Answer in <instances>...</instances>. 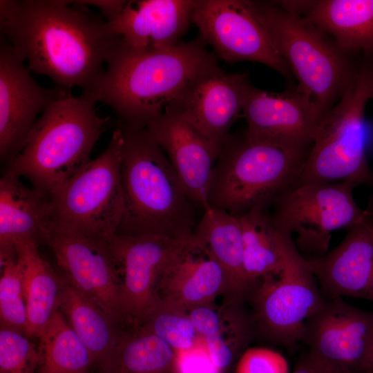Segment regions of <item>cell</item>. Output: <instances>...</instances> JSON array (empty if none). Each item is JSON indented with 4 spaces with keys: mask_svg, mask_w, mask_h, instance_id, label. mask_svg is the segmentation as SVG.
I'll return each instance as SVG.
<instances>
[{
    "mask_svg": "<svg viewBox=\"0 0 373 373\" xmlns=\"http://www.w3.org/2000/svg\"><path fill=\"white\" fill-rule=\"evenodd\" d=\"M280 1L325 33L345 54H373V0Z\"/></svg>",
    "mask_w": 373,
    "mask_h": 373,
    "instance_id": "cell-23",
    "label": "cell"
},
{
    "mask_svg": "<svg viewBox=\"0 0 373 373\" xmlns=\"http://www.w3.org/2000/svg\"><path fill=\"white\" fill-rule=\"evenodd\" d=\"M123 134L121 177L124 213L116 234L191 236L196 206L161 147L146 128L118 123Z\"/></svg>",
    "mask_w": 373,
    "mask_h": 373,
    "instance_id": "cell-3",
    "label": "cell"
},
{
    "mask_svg": "<svg viewBox=\"0 0 373 373\" xmlns=\"http://www.w3.org/2000/svg\"><path fill=\"white\" fill-rule=\"evenodd\" d=\"M39 245L28 241L16 246L21 262L23 287L28 314V336L39 338L59 310L62 276L38 251Z\"/></svg>",
    "mask_w": 373,
    "mask_h": 373,
    "instance_id": "cell-28",
    "label": "cell"
},
{
    "mask_svg": "<svg viewBox=\"0 0 373 373\" xmlns=\"http://www.w3.org/2000/svg\"><path fill=\"white\" fill-rule=\"evenodd\" d=\"M136 326L155 334L175 352L191 349L202 339L186 310L158 298Z\"/></svg>",
    "mask_w": 373,
    "mask_h": 373,
    "instance_id": "cell-31",
    "label": "cell"
},
{
    "mask_svg": "<svg viewBox=\"0 0 373 373\" xmlns=\"http://www.w3.org/2000/svg\"><path fill=\"white\" fill-rule=\"evenodd\" d=\"M61 276L59 311L86 346L94 365L101 371L109 362L122 334L130 327L116 321Z\"/></svg>",
    "mask_w": 373,
    "mask_h": 373,
    "instance_id": "cell-26",
    "label": "cell"
},
{
    "mask_svg": "<svg viewBox=\"0 0 373 373\" xmlns=\"http://www.w3.org/2000/svg\"><path fill=\"white\" fill-rule=\"evenodd\" d=\"M238 216L242 229L245 270L249 281L254 286L265 276L281 274L296 247L292 237L275 227L267 209L256 208Z\"/></svg>",
    "mask_w": 373,
    "mask_h": 373,
    "instance_id": "cell-27",
    "label": "cell"
},
{
    "mask_svg": "<svg viewBox=\"0 0 373 373\" xmlns=\"http://www.w3.org/2000/svg\"><path fill=\"white\" fill-rule=\"evenodd\" d=\"M193 233L225 271L229 282V301L245 304L254 285L245 270L243 235L238 216L209 208Z\"/></svg>",
    "mask_w": 373,
    "mask_h": 373,
    "instance_id": "cell-25",
    "label": "cell"
},
{
    "mask_svg": "<svg viewBox=\"0 0 373 373\" xmlns=\"http://www.w3.org/2000/svg\"><path fill=\"white\" fill-rule=\"evenodd\" d=\"M191 236L172 238L115 234L110 239L122 278L124 312L130 325L136 326L155 303L162 273Z\"/></svg>",
    "mask_w": 373,
    "mask_h": 373,
    "instance_id": "cell-16",
    "label": "cell"
},
{
    "mask_svg": "<svg viewBox=\"0 0 373 373\" xmlns=\"http://www.w3.org/2000/svg\"><path fill=\"white\" fill-rule=\"evenodd\" d=\"M39 354L28 336L15 329L1 325L0 372L34 373Z\"/></svg>",
    "mask_w": 373,
    "mask_h": 373,
    "instance_id": "cell-33",
    "label": "cell"
},
{
    "mask_svg": "<svg viewBox=\"0 0 373 373\" xmlns=\"http://www.w3.org/2000/svg\"><path fill=\"white\" fill-rule=\"evenodd\" d=\"M1 262V325L28 336V314L23 287L21 262L17 254Z\"/></svg>",
    "mask_w": 373,
    "mask_h": 373,
    "instance_id": "cell-32",
    "label": "cell"
},
{
    "mask_svg": "<svg viewBox=\"0 0 373 373\" xmlns=\"http://www.w3.org/2000/svg\"><path fill=\"white\" fill-rule=\"evenodd\" d=\"M9 42H0V158L8 164L22 150L40 112L68 90L39 84Z\"/></svg>",
    "mask_w": 373,
    "mask_h": 373,
    "instance_id": "cell-14",
    "label": "cell"
},
{
    "mask_svg": "<svg viewBox=\"0 0 373 373\" xmlns=\"http://www.w3.org/2000/svg\"><path fill=\"white\" fill-rule=\"evenodd\" d=\"M198 0L127 1L108 22L124 48L147 52L169 48L178 41L192 23Z\"/></svg>",
    "mask_w": 373,
    "mask_h": 373,
    "instance_id": "cell-20",
    "label": "cell"
},
{
    "mask_svg": "<svg viewBox=\"0 0 373 373\" xmlns=\"http://www.w3.org/2000/svg\"><path fill=\"white\" fill-rule=\"evenodd\" d=\"M300 342L335 372L346 368L365 373L373 347V311L354 307L342 298L326 300L307 320Z\"/></svg>",
    "mask_w": 373,
    "mask_h": 373,
    "instance_id": "cell-13",
    "label": "cell"
},
{
    "mask_svg": "<svg viewBox=\"0 0 373 373\" xmlns=\"http://www.w3.org/2000/svg\"><path fill=\"white\" fill-rule=\"evenodd\" d=\"M77 1L78 3L87 6H93L99 8L100 14L108 22H110L119 15L127 1L89 0Z\"/></svg>",
    "mask_w": 373,
    "mask_h": 373,
    "instance_id": "cell-37",
    "label": "cell"
},
{
    "mask_svg": "<svg viewBox=\"0 0 373 373\" xmlns=\"http://www.w3.org/2000/svg\"><path fill=\"white\" fill-rule=\"evenodd\" d=\"M95 104L69 92L52 102L6 170L50 198L92 160L91 151L111 117H99Z\"/></svg>",
    "mask_w": 373,
    "mask_h": 373,
    "instance_id": "cell-4",
    "label": "cell"
},
{
    "mask_svg": "<svg viewBox=\"0 0 373 373\" xmlns=\"http://www.w3.org/2000/svg\"><path fill=\"white\" fill-rule=\"evenodd\" d=\"M0 373H5V372H0Z\"/></svg>",
    "mask_w": 373,
    "mask_h": 373,
    "instance_id": "cell-42",
    "label": "cell"
},
{
    "mask_svg": "<svg viewBox=\"0 0 373 373\" xmlns=\"http://www.w3.org/2000/svg\"><path fill=\"white\" fill-rule=\"evenodd\" d=\"M156 295L188 311L213 303L221 295L229 301V282L222 267L193 233L162 273Z\"/></svg>",
    "mask_w": 373,
    "mask_h": 373,
    "instance_id": "cell-21",
    "label": "cell"
},
{
    "mask_svg": "<svg viewBox=\"0 0 373 373\" xmlns=\"http://www.w3.org/2000/svg\"><path fill=\"white\" fill-rule=\"evenodd\" d=\"M176 352L155 334L127 328L102 373H175Z\"/></svg>",
    "mask_w": 373,
    "mask_h": 373,
    "instance_id": "cell-29",
    "label": "cell"
},
{
    "mask_svg": "<svg viewBox=\"0 0 373 373\" xmlns=\"http://www.w3.org/2000/svg\"><path fill=\"white\" fill-rule=\"evenodd\" d=\"M39 373H86L93 358L57 310L39 337Z\"/></svg>",
    "mask_w": 373,
    "mask_h": 373,
    "instance_id": "cell-30",
    "label": "cell"
},
{
    "mask_svg": "<svg viewBox=\"0 0 373 373\" xmlns=\"http://www.w3.org/2000/svg\"><path fill=\"white\" fill-rule=\"evenodd\" d=\"M187 312L215 366L222 373L228 372L254 338L245 304L226 300V304L218 306L213 302Z\"/></svg>",
    "mask_w": 373,
    "mask_h": 373,
    "instance_id": "cell-24",
    "label": "cell"
},
{
    "mask_svg": "<svg viewBox=\"0 0 373 373\" xmlns=\"http://www.w3.org/2000/svg\"><path fill=\"white\" fill-rule=\"evenodd\" d=\"M175 373H222L212 362L204 342L185 351L176 352Z\"/></svg>",
    "mask_w": 373,
    "mask_h": 373,
    "instance_id": "cell-35",
    "label": "cell"
},
{
    "mask_svg": "<svg viewBox=\"0 0 373 373\" xmlns=\"http://www.w3.org/2000/svg\"><path fill=\"white\" fill-rule=\"evenodd\" d=\"M356 186L349 182L296 184L272 204L273 223L283 233L296 235V248L305 258L323 256L333 231L348 230L370 211L371 198L365 209L356 204Z\"/></svg>",
    "mask_w": 373,
    "mask_h": 373,
    "instance_id": "cell-9",
    "label": "cell"
},
{
    "mask_svg": "<svg viewBox=\"0 0 373 373\" xmlns=\"http://www.w3.org/2000/svg\"><path fill=\"white\" fill-rule=\"evenodd\" d=\"M370 232L373 238V222L370 224Z\"/></svg>",
    "mask_w": 373,
    "mask_h": 373,
    "instance_id": "cell-40",
    "label": "cell"
},
{
    "mask_svg": "<svg viewBox=\"0 0 373 373\" xmlns=\"http://www.w3.org/2000/svg\"><path fill=\"white\" fill-rule=\"evenodd\" d=\"M372 79L370 66L356 67L342 96L321 120L296 184L349 182L373 186L365 121Z\"/></svg>",
    "mask_w": 373,
    "mask_h": 373,
    "instance_id": "cell-7",
    "label": "cell"
},
{
    "mask_svg": "<svg viewBox=\"0 0 373 373\" xmlns=\"http://www.w3.org/2000/svg\"><path fill=\"white\" fill-rule=\"evenodd\" d=\"M192 23L222 59L260 62L290 77L291 70L258 19L252 1L198 0Z\"/></svg>",
    "mask_w": 373,
    "mask_h": 373,
    "instance_id": "cell-11",
    "label": "cell"
},
{
    "mask_svg": "<svg viewBox=\"0 0 373 373\" xmlns=\"http://www.w3.org/2000/svg\"><path fill=\"white\" fill-rule=\"evenodd\" d=\"M326 300L297 248L283 272L258 280L247 302L254 338L292 349L300 342L307 320Z\"/></svg>",
    "mask_w": 373,
    "mask_h": 373,
    "instance_id": "cell-10",
    "label": "cell"
},
{
    "mask_svg": "<svg viewBox=\"0 0 373 373\" xmlns=\"http://www.w3.org/2000/svg\"><path fill=\"white\" fill-rule=\"evenodd\" d=\"M256 13L298 86L324 117L341 98L356 67L322 30L280 1H255Z\"/></svg>",
    "mask_w": 373,
    "mask_h": 373,
    "instance_id": "cell-6",
    "label": "cell"
},
{
    "mask_svg": "<svg viewBox=\"0 0 373 373\" xmlns=\"http://www.w3.org/2000/svg\"><path fill=\"white\" fill-rule=\"evenodd\" d=\"M251 86L247 73H227L217 64L194 79L166 109L180 115L220 151L242 112Z\"/></svg>",
    "mask_w": 373,
    "mask_h": 373,
    "instance_id": "cell-17",
    "label": "cell"
},
{
    "mask_svg": "<svg viewBox=\"0 0 373 373\" xmlns=\"http://www.w3.org/2000/svg\"><path fill=\"white\" fill-rule=\"evenodd\" d=\"M365 373H373V347L368 361Z\"/></svg>",
    "mask_w": 373,
    "mask_h": 373,
    "instance_id": "cell-38",
    "label": "cell"
},
{
    "mask_svg": "<svg viewBox=\"0 0 373 373\" xmlns=\"http://www.w3.org/2000/svg\"><path fill=\"white\" fill-rule=\"evenodd\" d=\"M146 128L164 152L196 207L209 209L208 191L219 149L171 109L151 121Z\"/></svg>",
    "mask_w": 373,
    "mask_h": 373,
    "instance_id": "cell-19",
    "label": "cell"
},
{
    "mask_svg": "<svg viewBox=\"0 0 373 373\" xmlns=\"http://www.w3.org/2000/svg\"><path fill=\"white\" fill-rule=\"evenodd\" d=\"M86 373H88V372H86Z\"/></svg>",
    "mask_w": 373,
    "mask_h": 373,
    "instance_id": "cell-43",
    "label": "cell"
},
{
    "mask_svg": "<svg viewBox=\"0 0 373 373\" xmlns=\"http://www.w3.org/2000/svg\"><path fill=\"white\" fill-rule=\"evenodd\" d=\"M217 64L201 37L147 52L131 51L121 45L103 75L82 95L108 106L118 123L146 128L194 79Z\"/></svg>",
    "mask_w": 373,
    "mask_h": 373,
    "instance_id": "cell-2",
    "label": "cell"
},
{
    "mask_svg": "<svg viewBox=\"0 0 373 373\" xmlns=\"http://www.w3.org/2000/svg\"><path fill=\"white\" fill-rule=\"evenodd\" d=\"M242 113L249 140L303 150H309L324 117L298 85L277 93L251 85Z\"/></svg>",
    "mask_w": 373,
    "mask_h": 373,
    "instance_id": "cell-15",
    "label": "cell"
},
{
    "mask_svg": "<svg viewBox=\"0 0 373 373\" xmlns=\"http://www.w3.org/2000/svg\"><path fill=\"white\" fill-rule=\"evenodd\" d=\"M336 373H352V372L346 368H341V369L337 370Z\"/></svg>",
    "mask_w": 373,
    "mask_h": 373,
    "instance_id": "cell-39",
    "label": "cell"
},
{
    "mask_svg": "<svg viewBox=\"0 0 373 373\" xmlns=\"http://www.w3.org/2000/svg\"><path fill=\"white\" fill-rule=\"evenodd\" d=\"M371 99H373V79H372V87H371Z\"/></svg>",
    "mask_w": 373,
    "mask_h": 373,
    "instance_id": "cell-41",
    "label": "cell"
},
{
    "mask_svg": "<svg viewBox=\"0 0 373 373\" xmlns=\"http://www.w3.org/2000/svg\"><path fill=\"white\" fill-rule=\"evenodd\" d=\"M0 28L30 71L66 90L92 88L121 46L105 18L77 1L1 0Z\"/></svg>",
    "mask_w": 373,
    "mask_h": 373,
    "instance_id": "cell-1",
    "label": "cell"
},
{
    "mask_svg": "<svg viewBox=\"0 0 373 373\" xmlns=\"http://www.w3.org/2000/svg\"><path fill=\"white\" fill-rule=\"evenodd\" d=\"M309 151L229 135L213 169L209 208L236 216L267 209L297 183Z\"/></svg>",
    "mask_w": 373,
    "mask_h": 373,
    "instance_id": "cell-5",
    "label": "cell"
},
{
    "mask_svg": "<svg viewBox=\"0 0 373 373\" xmlns=\"http://www.w3.org/2000/svg\"><path fill=\"white\" fill-rule=\"evenodd\" d=\"M20 179L8 170L0 179V261L16 256L21 243L45 244L55 227L50 198Z\"/></svg>",
    "mask_w": 373,
    "mask_h": 373,
    "instance_id": "cell-22",
    "label": "cell"
},
{
    "mask_svg": "<svg viewBox=\"0 0 373 373\" xmlns=\"http://www.w3.org/2000/svg\"><path fill=\"white\" fill-rule=\"evenodd\" d=\"M109 240L54 227L45 244L68 281L116 321L131 326L124 312L122 278Z\"/></svg>",
    "mask_w": 373,
    "mask_h": 373,
    "instance_id": "cell-12",
    "label": "cell"
},
{
    "mask_svg": "<svg viewBox=\"0 0 373 373\" xmlns=\"http://www.w3.org/2000/svg\"><path fill=\"white\" fill-rule=\"evenodd\" d=\"M292 373H336L332 369L318 361L308 351L299 357Z\"/></svg>",
    "mask_w": 373,
    "mask_h": 373,
    "instance_id": "cell-36",
    "label": "cell"
},
{
    "mask_svg": "<svg viewBox=\"0 0 373 373\" xmlns=\"http://www.w3.org/2000/svg\"><path fill=\"white\" fill-rule=\"evenodd\" d=\"M367 216L355 224L340 244L318 258H305L326 300L344 296L373 302V195Z\"/></svg>",
    "mask_w": 373,
    "mask_h": 373,
    "instance_id": "cell-18",
    "label": "cell"
},
{
    "mask_svg": "<svg viewBox=\"0 0 373 373\" xmlns=\"http://www.w3.org/2000/svg\"><path fill=\"white\" fill-rule=\"evenodd\" d=\"M123 141L117 126L104 151L50 196L55 228L103 240L117 233L124 213Z\"/></svg>",
    "mask_w": 373,
    "mask_h": 373,
    "instance_id": "cell-8",
    "label": "cell"
},
{
    "mask_svg": "<svg viewBox=\"0 0 373 373\" xmlns=\"http://www.w3.org/2000/svg\"><path fill=\"white\" fill-rule=\"evenodd\" d=\"M235 373H289L285 358L264 347L247 349L238 359Z\"/></svg>",
    "mask_w": 373,
    "mask_h": 373,
    "instance_id": "cell-34",
    "label": "cell"
}]
</instances>
